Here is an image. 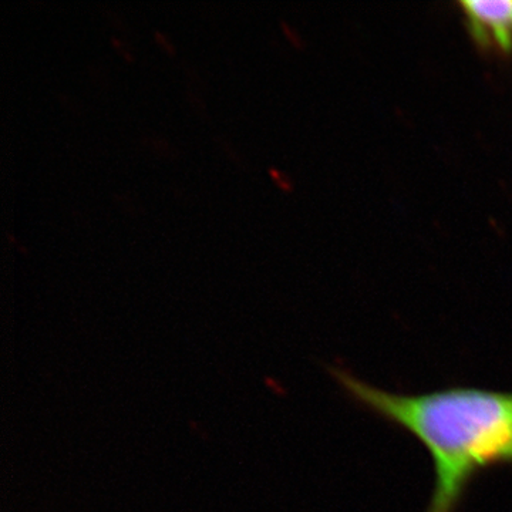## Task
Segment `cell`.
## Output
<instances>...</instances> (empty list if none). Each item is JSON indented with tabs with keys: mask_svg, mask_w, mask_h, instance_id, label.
<instances>
[{
	"mask_svg": "<svg viewBox=\"0 0 512 512\" xmlns=\"http://www.w3.org/2000/svg\"><path fill=\"white\" fill-rule=\"evenodd\" d=\"M330 372L350 399L426 448L434 471L426 512H457L478 474L512 464V392L457 386L400 394L343 369Z\"/></svg>",
	"mask_w": 512,
	"mask_h": 512,
	"instance_id": "1",
	"label": "cell"
},
{
	"mask_svg": "<svg viewBox=\"0 0 512 512\" xmlns=\"http://www.w3.org/2000/svg\"><path fill=\"white\" fill-rule=\"evenodd\" d=\"M460 8L478 46L503 55L512 52V0H463Z\"/></svg>",
	"mask_w": 512,
	"mask_h": 512,
	"instance_id": "2",
	"label": "cell"
},
{
	"mask_svg": "<svg viewBox=\"0 0 512 512\" xmlns=\"http://www.w3.org/2000/svg\"><path fill=\"white\" fill-rule=\"evenodd\" d=\"M156 37H157L158 42H160L161 45H163L165 47V49L168 50V52L174 53L173 43H171L170 39H167V36H165L164 33L158 32V30H157Z\"/></svg>",
	"mask_w": 512,
	"mask_h": 512,
	"instance_id": "3",
	"label": "cell"
}]
</instances>
